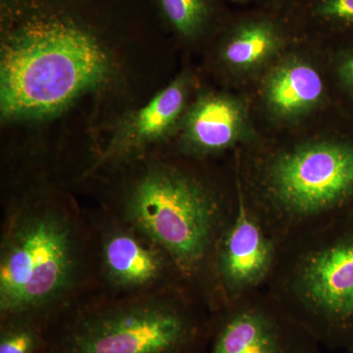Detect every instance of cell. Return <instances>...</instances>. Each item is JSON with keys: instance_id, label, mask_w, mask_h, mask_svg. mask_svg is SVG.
I'll return each mask as SVG.
<instances>
[{"instance_id": "cell-6", "label": "cell", "mask_w": 353, "mask_h": 353, "mask_svg": "<svg viewBox=\"0 0 353 353\" xmlns=\"http://www.w3.org/2000/svg\"><path fill=\"white\" fill-rule=\"evenodd\" d=\"M90 223L101 294L137 296L187 287L170 255L139 228L113 213Z\"/></svg>"}, {"instance_id": "cell-16", "label": "cell", "mask_w": 353, "mask_h": 353, "mask_svg": "<svg viewBox=\"0 0 353 353\" xmlns=\"http://www.w3.org/2000/svg\"><path fill=\"white\" fill-rule=\"evenodd\" d=\"M334 70L341 92L353 105V43L341 51Z\"/></svg>"}, {"instance_id": "cell-7", "label": "cell", "mask_w": 353, "mask_h": 353, "mask_svg": "<svg viewBox=\"0 0 353 353\" xmlns=\"http://www.w3.org/2000/svg\"><path fill=\"white\" fill-rule=\"evenodd\" d=\"M321 347L262 290L213 312L205 353H321Z\"/></svg>"}, {"instance_id": "cell-1", "label": "cell", "mask_w": 353, "mask_h": 353, "mask_svg": "<svg viewBox=\"0 0 353 353\" xmlns=\"http://www.w3.org/2000/svg\"><path fill=\"white\" fill-rule=\"evenodd\" d=\"M97 283L90 220L60 202L23 201L6 211L0 238V320L48 324Z\"/></svg>"}, {"instance_id": "cell-13", "label": "cell", "mask_w": 353, "mask_h": 353, "mask_svg": "<svg viewBox=\"0 0 353 353\" xmlns=\"http://www.w3.org/2000/svg\"><path fill=\"white\" fill-rule=\"evenodd\" d=\"M163 19L176 34L185 39L199 37L211 16L208 0H154Z\"/></svg>"}, {"instance_id": "cell-12", "label": "cell", "mask_w": 353, "mask_h": 353, "mask_svg": "<svg viewBox=\"0 0 353 353\" xmlns=\"http://www.w3.org/2000/svg\"><path fill=\"white\" fill-rule=\"evenodd\" d=\"M278 44L277 34L270 24L252 23L241 28L228 39L223 57L233 68H253L272 57Z\"/></svg>"}, {"instance_id": "cell-8", "label": "cell", "mask_w": 353, "mask_h": 353, "mask_svg": "<svg viewBox=\"0 0 353 353\" xmlns=\"http://www.w3.org/2000/svg\"><path fill=\"white\" fill-rule=\"evenodd\" d=\"M236 187L238 210L221 238L211 268L212 312L266 289L280 252L278 241L246 205L238 179Z\"/></svg>"}, {"instance_id": "cell-10", "label": "cell", "mask_w": 353, "mask_h": 353, "mask_svg": "<svg viewBox=\"0 0 353 353\" xmlns=\"http://www.w3.org/2000/svg\"><path fill=\"white\" fill-rule=\"evenodd\" d=\"M245 125L238 101L226 95H202L183 121V143L197 155L224 152L243 139Z\"/></svg>"}, {"instance_id": "cell-4", "label": "cell", "mask_w": 353, "mask_h": 353, "mask_svg": "<svg viewBox=\"0 0 353 353\" xmlns=\"http://www.w3.org/2000/svg\"><path fill=\"white\" fill-rule=\"evenodd\" d=\"M88 299L46 324L43 353H205L213 312L187 287Z\"/></svg>"}, {"instance_id": "cell-11", "label": "cell", "mask_w": 353, "mask_h": 353, "mask_svg": "<svg viewBox=\"0 0 353 353\" xmlns=\"http://www.w3.org/2000/svg\"><path fill=\"white\" fill-rule=\"evenodd\" d=\"M322 76L311 65L290 60L274 69L266 83L265 97L272 110L282 117L303 115L324 97Z\"/></svg>"}, {"instance_id": "cell-9", "label": "cell", "mask_w": 353, "mask_h": 353, "mask_svg": "<svg viewBox=\"0 0 353 353\" xmlns=\"http://www.w3.org/2000/svg\"><path fill=\"white\" fill-rule=\"evenodd\" d=\"M187 94V82L183 77L158 92L145 106L123 122L101 162L129 157L168 137L182 115Z\"/></svg>"}, {"instance_id": "cell-15", "label": "cell", "mask_w": 353, "mask_h": 353, "mask_svg": "<svg viewBox=\"0 0 353 353\" xmlns=\"http://www.w3.org/2000/svg\"><path fill=\"white\" fill-rule=\"evenodd\" d=\"M318 13L341 32L353 34V0H321Z\"/></svg>"}, {"instance_id": "cell-5", "label": "cell", "mask_w": 353, "mask_h": 353, "mask_svg": "<svg viewBox=\"0 0 353 353\" xmlns=\"http://www.w3.org/2000/svg\"><path fill=\"white\" fill-rule=\"evenodd\" d=\"M268 294L323 347L353 350V214L280 246Z\"/></svg>"}, {"instance_id": "cell-2", "label": "cell", "mask_w": 353, "mask_h": 353, "mask_svg": "<svg viewBox=\"0 0 353 353\" xmlns=\"http://www.w3.org/2000/svg\"><path fill=\"white\" fill-rule=\"evenodd\" d=\"M246 205L282 245L353 214V130L236 166Z\"/></svg>"}, {"instance_id": "cell-17", "label": "cell", "mask_w": 353, "mask_h": 353, "mask_svg": "<svg viewBox=\"0 0 353 353\" xmlns=\"http://www.w3.org/2000/svg\"><path fill=\"white\" fill-rule=\"evenodd\" d=\"M343 353H353V350H347V352H343Z\"/></svg>"}, {"instance_id": "cell-3", "label": "cell", "mask_w": 353, "mask_h": 353, "mask_svg": "<svg viewBox=\"0 0 353 353\" xmlns=\"http://www.w3.org/2000/svg\"><path fill=\"white\" fill-rule=\"evenodd\" d=\"M238 204V187L228 192L194 171L161 163L128 185L113 214L161 245L185 285L211 310L213 259Z\"/></svg>"}, {"instance_id": "cell-14", "label": "cell", "mask_w": 353, "mask_h": 353, "mask_svg": "<svg viewBox=\"0 0 353 353\" xmlns=\"http://www.w3.org/2000/svg\"><path fill=\"white\" fill-rule=\"evenodd\" d=\"M46 324L28 317L0 320V353H43Z\"/></svg>"}]
</instances>
